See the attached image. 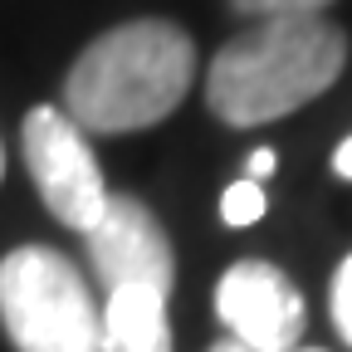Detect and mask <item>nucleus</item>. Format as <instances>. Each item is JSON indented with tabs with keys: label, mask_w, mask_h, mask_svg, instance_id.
I'll return each instance as SVG.
<instances>
[{
	"label": "nucleus",
	"mask_w": 352,
	"mask_h": 352,
	"mask_svg": "<svg viewBox=\"0 0 352 352\" xmlns=\"http://www.w3.org/2000/svg\"><path fill=\"white\" fill-rule=\"evenodd\" d=\"M333 323H338L342 342L352 347V254L338 264V274H333Z\"/></svg>",
	"instance_id": "nucleus-10"
},
{
	"label": "nucleus",
	"mask_w": 352,
	"mask_h": 352,
	"mask_svg": "<svg viewBox=\"0 0 352 352\" xmlns=\"http://www.w3.org/2000/svg\"><path fill=\"white\" fill-rule=\"evenodd\" d=\"M0 323L20 352H98V303L74 259L50 245L0 259Z\"/></svg>",
	"instance_id": "nucleus-3"
},
{
	"label": "nucleus",
	"mask_w": 352,
	"mask_h": 352,
	"mask_svg": "<svg viewBox=\"0 0 352 352\" xmlns=\"http://www.w3.org/2000/svg\"><path fill=\"white\" fill-rule=\"evenodd\" d=\"M333 171L342 176V182H352V138L338 142V152H333Z\"/></svg>",
	"instance_id": "nucleus-12"
},
{
	"label": "nucleus",
	"mask_w": 352,
	"mask_h": 352,
	"mask_svg": "<svg viewBox=\"0 0 352 352\" xmlns=\"http://www.w3.org/2000/svg\"><path fill=\"white\" fill-rule=\"evenodd\" d=\"M210 352H250V347H240V342H235V338H226V342H215V347H210ZM294 352H308V347H294Z\"/></svg>",
	"instance_id": "nucleus-13"
},
{
	"label": "nucleus",
	"mask_w": 352,
	"mask_h": 352,
	"mask_svg": "<svg viewBox=\"0 0 352 352\" xmlns=\"http://www.w3.org/2000/svg\"><path fill=\"white\" fill-rule=\"evenodd\" d=\"M25 166L34 176V186L69 230H94L98 215L108 206V182L98 171V157L88 147L83 127H74L69 113L59 108H34L25 118Z\"/></svg>",
	"instance_id": "nucleus-4"
},
{
	"label": "nucleus",
	"mask_w": 352,
	"mask_h": 352,
	"mask_svg": "<svg viewBox=\"0 0 352 352\" xmlns=\"http://www.w3.org/2000/svg\"><path fill=\"white\" fill-rule=\"evenodd\" d=\"M88 259H94V274L108 294L113 289L171 294V279H176L171 240L162 235L157 215L138 196H108L98 226L88 230Z\"/></svg>",
	"instance_id": "nucleus-5"
},
{
	"label": "nucleus",
	"mask_w": 352,
	"mask_h": 352,
	"mask_svg": "<svg viewBox=\"0 0 352 352\" xmlns=\"http://www.w3.org/2000/svg\"><path fill=\"white\" fill-rule=\"evenodd\" d=\"M98 352H171L166 294L113 289L98 308Z\"/></svg>",
	"instance_id": "nucleus-7"
},
{
	"label": "nucleus",
	"mask_w": 352,
	"mask_h": 352,
	"mask_svg": "<svg viewBox=\"0 0 352 352\" xmlns=\"http://www.w3.org/2000/svg\"><path fill=\"white\" fill-rule=\"evenodd\" d=\"M342 64H347V39L323 15L259 20L210 59L206 98L215 118L235 127H259L318 98L342 74Z\"/></svg>",
	"instance_id": "nucleus-2"
},
{
	"label": "nucleus",
	"mask_w": 352,
	"mask_h": 352,
	"mask_svg": "<svg viewBox=\"0 0 352 352\" xmlns=\"http://www.w3.org/2000/svg\"><path fill=\"white\" fill-rule=\"evenodd\" d=\"M230 6L259 20H279V15H323V6H333V0H230Z\"/></svg>",
	"instance_id": "nucleus-9"
},
{
	"label": "nucleus",
	"mask_w": 352,
	"mask_h": 352,
	"mask_svg": "<svg viewBox=\"0 0 352 352\" xmlns=\"http://www.w3.org/2000/svg\"><path fill=\"white\" fill-rule=\"evenodd\" d=\"M215 314L250 352H294L303 338V298L284 270L264 259H240L215 289Z\"/></svg>",
	"instance_id": "nucleus-6"
},
{
	"label": "nucleus",
	"mask_w": 352,
	"mask_h": 352,
	"mask_svg": "<svg viewBox=\"0 0 352 352\" xmlns=\"http://www.w3.org/2000/svg\"><path fill=\"white\" fill-rule=\"evenodd\" d=\"M270 171H274V152H270V147L250 152V166H245V176H250V182H264Z\"/></svg>",
	"instance_id": "nucleus-11"
},
{
	"label": "nucleus",
	"mask_w": 352,
	"mask_h": 352,
	"mask_svg": "<svg viewBox=\"0 0 352 352\" xmlns=\"http://www.w3.org/2000/svg\"><path fill=\"white\" fill-rule=\"evenodd\" d=\"M0 176H6V152H0Z\"/></svg>",
	"instance_id": "nucleus-14"
},
{
	"label": "nucleus",
	"mask_w": 352,
	"mask_h": 352,
	"mask_svg": "<svg viewBox=\"0 0 352 352\" xmlns=\"http://www.w3.org/2000/svg\"><path fill=\"white\" fill-rule=\"evenodd\" d=\"M196 78V44L171 20H132L98 34L64 78V103L83 132H138L182 108Z\"/></svg>",
	"instance_id": "nucleus-1"
},
{
	"label": "nucleus",
	"mask_w": 352,
	"mask_h": 352,
	"mask_svg": "<svg viewBox=\"0 0 352 352\" xmlns=\"http://www.w3.org/2000/svg\"><path fill=\"white\" fill-rule=\"evenodd\" d=\"M220 215H226V226H254V220L264 215V186L250 182V176L230 182L226 196H220Z\"/></svg>",
	"instance_id": "nucleus-8"
}]
</instances>
